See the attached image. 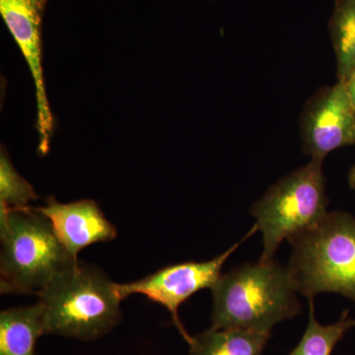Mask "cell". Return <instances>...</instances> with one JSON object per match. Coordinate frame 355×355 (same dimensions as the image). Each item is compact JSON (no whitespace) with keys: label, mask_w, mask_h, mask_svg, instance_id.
Wrapping results in <instances>:
<instances>
[{"label":"cell","mask_w":355,"mask_h":355,"mask_svg":"<svg viewBox=\"0 0 355 355\" xmlns=\"http://www.w3.org/2000/svg\"><path fill=\"white\" fill-rule=\"evenodd\" d=\"M289 242L287 268L296 291L309 300L333 292L355 301V217L328 212Z\"/></svg>","instance_id":"obj_4"},{"label":"cell","mask_w":355,"mask_h":355,"mask_svg":"<svg viewBox=\"0 0 355 355\" xmlns=\"http://www.w3.org/2000/svg\"><path fill=\"white\" fill-rule=\"evenodd\" d=\"M349 180L350 187L355 191V165L350 170Z\"/></svg>","instance_id":"obj_16"},{"label":"cell","mask_w":355,"mask_h":355,"mask_svg":"<svg viewBox=\"0 0 355 355\" xmlns=\"http://www.w3.org/2000/svg\"><path fill=\"white\" fill-rule=\"evenodd\" d=\"M354 144H355V142H354Z\"/></svg>","instance_id":"obj_17"},{"label":"cell","mask_w":355,"mask_h":355,"mask_svg":"<svg viewBox=\"0 0 355 355\" xmlns=\"http://www.w3.org/2000/svg\"><path fill=\"white\" fill-rule=\"evenodd\" d=\"M1 294L40 292L78 260L58 239L51 221L35 207L0 216Z\"/></svg>","instance_id":"obj_3"},{"label":"cell","mask_w":355,"mask_h":355,"mask_svg":"<svg viewBox=\"0 0 355 355\" xmlns=\"http://www.w3.org/2000/svg\"><path fill=\"white\" fill-rule=\"evenodd\" d=\"M38 198L31 184L16 171L7 154L0 156V216L11 210L31 209Z\"/></svg>","instance_id":"obj_14"},{"label":"cell","mask_w":355,"mask_h":355,"mask_svg":"<svg viewBox=\"0 0 355 355\" xmlns=\"http://www.w3.org/2000/svg\"><path fill=\"white\" fill-rule=\"evenodd\" d=\"M258 231L256 225L245 236L244 239L229 248L216 258L207 261H186L160 268L144 279L118 284L119 294L125 300L133 294H141L153 302L162 305L169 311L173 324L189 345L193 336L184 329L179 317V308L184 301L202 289L214 287L222 275V268L239 245L249 236Z\"/></svg>","instance_id":"obj_6"},{"label":"cell","mask_w":355,"mask_h":355,"mask_svg":"<svg viewBox=\"0 0 355 355\" xmlns=\"http://www.w3.org/2000/svg\"><path fill=\"white\" fill-rule=\"evenodd\" d=\"M35 209L51 221L60 241L76 258L84 248L112 241L118 235L116 226L92 200L62 203L50 197L46 205Z\"/></svg>","instance_id":"obj_9"},{"label":"cell","mask_w":355,"mask_h":355,"mask_svg":"<svg viewBox=\"0 0 355 355\" xmlns=\"http://www.w3.org/2000/svg\"><path fill=\"white\" fill-rule=\"evenodd\" d=\"M328 202L323 161L317 159L272 184L251 209L254 225L263 235L260 260H272L284 240L321 220L328 214Z\"/></svg>","instance_id":"obj_5"},{"label":"cell","mask_w":355,"mask_h":355,"mask_svg":"<svg viewBox=\"0 0 355 355\" xmlns=\"http://www.w3.org/2000/svg\"><path fill=\"white\" fill-rule=\"evenodd\" d=\"M329 30L340 81L355 70V0H336Z\"/></svg>","instance_id":"obj_12"},{"label":"cell","mask_w":355,"mask_h":355,"mask_svg":"<svg viewBox=\"0 0 355 355\" xmlns=\"http://www.w3.org/2000/svg\"><path fill=\"white\" fill-rule=\"evenodd\" d=\"M343 83L345 84L350 101H352L355 109V70L345 81H343Z\"/></svg>","instance_id":"obj_15"},{"label":"cell","mask_w":355,"mask_h":355,"mask_svg":"<svg viewBox=\"0 0 355 355\" xmlns=\"http://www.w3.org/2000/svg\"><path fill=\"white\" fill-rule=\"evenodd\" d=\"M211 291L214 329L270 333L301 311L288 268L272 259L233 268L220 275Z\"/></svg>","instance_id":"obj_1"},{"label":"cell","mask_w":355,"mask_h":355,"mask_svg":"<svg viewBox=\"0 0 355 355\" xmlns=\"http://www.w3.org/2000/svg\"><path fill=\"white\" fill-rule=\"evenodd\" d=\"M46 1L48 0H0V14L22 51L34 80L36 128L40 139L38 150L43 156L50 150L55 128V118L46 96L42 60V29Z\"/></svg>","instance_id":"obj_7"},{"label":"cell","mask_w":355,"mask_h":355,"mask_svg":"<svg viewBox=\"0 0 355 355\" xmlns=\"http://www.w3.org/2000/svg\"><path fill=\"white\" fill-rule=\"evenodd\" d=\"M116 284L99 268L77 261L38 294L44 335L92 342L121 319Z\"/></svg>","instance_id":"obj_2"},{"label":"cell","mask_w":355,"mask_h":355,"mask_svg":"<svg viewBox=\"0 0 355 355\" xmlns=\"http://www.w3.org/2000/svg\"><path fill=\"white\" fill-rule=\"evenodd\" d=\"M43 335V308L39 302L0 314V355H35L37 340Z\"/></svg>","instance_id":"obj_10"},{"label":"cell","mask_w":355,"mask_h":355,"mask_svg":"<svg viewBox=\"0 0 355 355\" xmlns=\"http://www.w3.org/2000/svg\"><path fill=\"white\" fill-rule=\"evenodd\" d=\"M303 149L311 159L355 142V109L343 81L320 89L306 103L300 119Z\"/></svg>","instance_id":"obj_8"},{"label":"cell","mask_w":355,"mask_h":355,"mask_svg":"<svg viewBox=\"0 0 355 355\" xmlns=\"http://www.w3.org/2000/svg\"><path fill=\"white\" fill-rule=\"evenodd\" d=\"M270 333L214 329L193 336L189 355H261Z\"/></svg>","instance_id":"obj_11"},{"label":"cell","mask_w":355,"mask_h":355,"mask_svg":"<svg viewBox=\"0 0 355 355\" xmlns=\"http://www.w3.org/2000/svg\"><path fill=\"white\" fill-rule=\"evenodd\" d=\"M355 326L349 311H343L336 323L322 324L315 316L313 299L309 300V322L297 347L289 355H331L338 343Z\"/></svg>","instance_id":"obj_13"}]
</instances>
